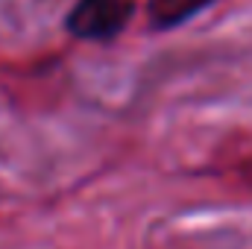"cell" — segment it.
<instances>
[{
    "instance_id": "2",
    "label": "cell",
    "mask_w": 252,
    "mask_h": 249,
    "mask_svg": "<svg viewBox=\"0 0 252 249\" xmlns=\"http://www.w3.org/2000/svg\"><path fill=\"white\" fill-rule=\"evenodd\" d=\"M214 0H150L147 3V18L153 30H173L196 18L202 9H208Z\"/></svg>"
},
{
    "instance_id": "1",
    "label": "cell",
    "mask_w": 252,
    "mask_h": 249,
    "mask_svg": "<svg viewBox=\"0 0 252 249\" xmlns=\"http://www.w3.org/2000/svg\"><path fill=\"white\" fill-rule=\"evenodd\" d=\"M135 15V0H76L64 27L82 41H112Z\"/></svg>"
}]
</instances>
